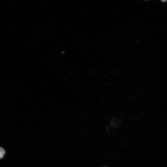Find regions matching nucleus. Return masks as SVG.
I'll list each match as a JSON object with an SVG mask.
<instances>
[{"mask_svg": "<svg viewBox=\"0 0 167 167\" xmlns=\"http://www.w3.org/2000/svg\"><path fill=\"white\" fill-rule=\"evenodd\" d=\"M4 149L2 147H0V159L2 158L5 153Z\"/></svg>", "mask_w": 167, "mask_h": 167, "instance_id": "obj_1", "label": "nucleus"}]
</instances>
